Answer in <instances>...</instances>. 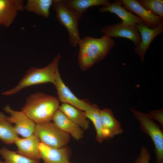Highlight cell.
Listing matches in <instances>:
<instances>
[{
	"label": "cell",
	"mask_w": 163,
	"mask_h": 163,
	"mask_svg": "<svg viewBox=\"0 0 163 163\" xmlns=\"http://www.w3.org/2000/svg\"><path fill=\"white\" fill-rule=\"evenodd\" d=\"M2 25V23L1 19H0V25Z\"/></svg>",
	"instance_id": "28"
},
{
	"label": "cell",
	"mask_w": 163,
	"mask_h": 163,
	"mask_svg": "<svg viewBox=\"0 0 163 163\" xmlns=\"http://www.w3.org/2000/svg\"><path fill=\"white\" fill-rule=\"evenodd\" d=\"M115 44L113 40L105 35L99 38L87 36L81 39L78 56L80 69L86 70L104 59Z\"/></svg>",
	"instance_id": "1"
},
{
	"label": "cell",
	"mask_w": 163,
	"mask_h": 163,
	"mask_svg": "<svg viewBox=\"0 0 163 163\" xmlns=\"http://www.w3.org/2000/svg\"><path fill=\"white\" fill-rule=\"evenodd\" d=\"M151 156L147 147L142 146L139 157L135 160V163H149Z\"/></svg>",
	"instance_id": "25"
},
{
	"label": "cell",
	"mask_w": 163,
	"mask_h": 163,
	"mask_svg": "<svg viewBox=\"0 0 163 163\" xmlns=\"http://www.w3.org/2000/svg\"><path fill=\"white\" fill-rule=\"evenodd\" d=\"M149 114L152 118L155 119L160 123L161 127L163 126V109L158 110H151Z\"/></svg>",
	"instance_id": "26"
},
{
	"label": "cell",
	"mask_w": 163,
	"mask_h": 163,
	"mask_svg": "<svg viewBox=\"0 0 163 163\" xmlns=\"http://www.w3.org/2000/svg\"><path fill=\"white\" fill-rule=\"evenodd\" d=\"M122 5L126 10L136 14L144 23L150 28H155L163 22V18L148 10L136 0H121Z\"/></svg>",
	"instance_id": "11"
},
{
	"label": "cell",
	"mask_w": 163,
	"mask_h": 163,
	"mask_svg": "<svg viewBox=\"0 0 163 163\" xmlns=\"http://www.w3.org/2000/svg\"><path fill=\"white\" fill-rule=\"evenodd\" d=\"M54 85L56 89L59 101L69 104L84 111L89 108L91 104L86 101L77 97L65 84L61 78L59 69L56 71Z\"/></svg>",
	"instance_id": "8"
},
{
	"label": "cell",
	"mask_w": 163,
	"mask_h": 163,
	"mask_svg": "<svg viewBox=\"0 0 163 163\" xmlns=\"http://www.w3.org/2000/svg\"><path fill=\"white\" fill-rule=\"evenodd\" d=\"M40 141L34 133L30 136L21 138L19 137L15 143L18 148V153L31 159L39 160V146Z\"/></svg>",
	"instance_id": "15"
},
{
	"label": "cell",
	"mask_w": 163,
	"mask_h": 163,
	"mask_svg": "<svg viewBox=\"0 0 163 163\" xmlns=\"http://www.w3.org/2000/svg\"><path fill=\"white\" fill-rule=\"evenodd\" d=\"M0 163H6L5 162H3V161H0Z\"/></svg>",
	"instance_id": "27"
},
{
	"label": "cell",
	"mask_w": 163,
	"mask_h": 163,
	"mask_svg": "<svg viewBox=\"0 0 163 163\" xmlns=\"http://www.w3.org/2000/svg\"><path fill=\"white\" fill-rule=\"evenodd\" d=\"M52 120L53 123L58 128L70 134L75 139L79 140L83 137L84 134L83 129L59 109L55 112Z\"/></svg>",
	"instance_id": "16"
},
{
	"label": "cell",
	"mask_w": 163,
	"mask_h": 163,
	"mask_svg": "<svg viewBox=\"0 0 163 163\" xmlns=\"http://www.w3.org/2000/svg\"><path fill=\"white\" fill-rule=\"evenodd\" d=\"M61 57V54L59 53L46 66L42 68H30L17 85L2 94L6 95H13L25 88L34 85L49 82L54 85L56 72L58 69V64Z\"/></svg>",
	"instance_id": "3"
},
{
	"label": "cell",
	"mask_w": 163,
	"mask_h": 163,
	"mask_svg": "<svg viewBox=\"0 0 163 163\" xmlns=\"http://www.w3.org/2000/svg\"><path fill=\"white\" fill-rule=\"evenodd\" d=\"M53 2V0H28L24 9L48 18Z\"/></svg>",
	"instance_id": "21"
},
{
	"label": "cell",
	"mask_w": 163,
	"mask_h": 163,
	"mask_svg": "<svg viewBox=\"0 0 163 163\" xmlns=\"http://www.w3.org/2000/svg\"><path fill=\"white\" fill-rule=\"evenodd\" d=\"M138 1L148 10L156 15L163 18V0H140Z\"/></svg>",
	"instance_id": "24"
},
{
	"label": "cell",
	"mask_w": 163,
	"mask_h": 163,
	"mask_svg": "<svg viewBox=\"0 0 163 163\" xmlns=\"http://www.w3.org/2000/svg\"><path fill=\"white\" fill-rule=\"evenodd\" d=\"M100 109L95 104H91L89 108L85 111L88 119L93 123L96 131V139L99 143L102 142L106 139L101 125L100 117Z\"/></svg>",
	"instance_id": "22"
},
{
	"label": "cell",
	"mask_w": 163,
	"mask_h": 163,
	"mask_svg": "<svg viewBox=\"0 0 163 163\" xmlns=\"http://www.w3.org/2000/svg\"><path fill=\"white\" fill-rule=\"evenodd\" d=\"M130 109L139 121L141 130L150 137L153 143L156 163H163V133L159 125L152 120L149 114Z\"/></svg>",
	"instance_id": "5"
},
{
	"label": "cell",
	"mask_w": 163,
	"mask_h": 163,
	"mask_svg": "<svg viewBox=\"0 0 163 163\" xmlns=\"http://www.w3.org/2000/svg\"><path fill=\"white\" fill-rule=\"evenodd\" d=\"M135 26L140 34L141 40L139 46L135 48V52L139 55L141 62H143L146 51L149 48L150 43L163 32V22L153 28H149L144 23L136 24Z\"/></svg>",
	"instance_id": "10"
},
{
	"label": "cell",
	"mask_w": 163,
	"mask_h": 163,
	"mask_svg": "<svg viewBox=\"0 0 163 163\" xmlns=\"http://www.w3.org/2000/svg\"><path fill=\"white\" fill-rule=\"evenodd\" d=\"M53 6L56 19L68 31L70 43L76 47L81 39L78 26L82 16L67 6L62 0H53Z\"/></svg>",
	"instance_id": "4"
},
{
	"label": "cell",
	"mask_w": 163,
	"mask_h": 163,
	"mask_svg": "<svg viewBox=\"0 0 163 163\" xmlns=\"http://www.w3.org/2000/svg\"><path fill=\"white\" fill-rule=\"evenodd\" d=\"M68 163H72V162H69Z\"/></svg>",
	"instance_id": "29"
},
{
	"label": "cell",
	"mask_w": 163,
	"mask_h": 163,
	"mask_svg": "<svg viewBox=\"0 0 163 163\" xmlns=\"http://www.w3.org/2000/svg\"><path fill=\"white\" fill-rule=\"evenodd\" d=\"M40 142L54 148L64 147L69 142V135L58 128L50 121L36 124L34 133Z\"/></svg>",
	"instance_id": "6"
},
{
	"label": "cell",
	"mask_w": 163,
	"mask_h": 163,
	"mask_svg": "<svg viewBox=\"0 0 163 163\" xmlns=\"http://www.w3.org/2000/svg\"><path fill=\"white\" fill-rule=\"evenodd\" d=\"M100 117L103 130L106 138H113L123 133L120 122L114 117L111 109L100 110Z\"/></svg>",
	"instance_id": "17"
},
{
	"label": "cell",
	"mask_w": 163,
	"mask_h": 163,
	"mask_svg": "<svg viewBox=\"0 0 163 163\" xmlns=\"http://www.w3.org/2000/svg\"><path fill=\"white\" fill-rule=\"evenodd\" d=\"M59 109L82 129L86 130L89 128V122L85 111L65 103L60 105Z\"/></svg>",
	"instance_id": "18"
},
{
	"label": "cell",
	"mask_w": 163,
	"mask_h": 163,
	"mask_svg": "<svg viewBox=\"0 0 163 163\" xmlns=\"http://www.w3.org/2000/svg\"><path fill=\"white\" fill-rule=\"evenodd\" d=\"M4 110L10 115L6 116L7 120L15 124L14 127L18 134L25 138L34 133L36 123L23 112L14 110L8 105L5 107Z\"/></svg>",
	"instance_id": "7"
},
{
	"label": "cell",
	"mask_w": 163,
	"mask_h": 163,
	"mask_svg": "<svg viewBox=\"0 0 163 163\" xmlns=\"http://www.w3.org/2000/svg\"><path fill=\"white\" fill-rule=\"evenodd\" d=\"M0 155L6 163H39L40 160L29 158L8 149L5 147L0 149Z\"/></svg>",
	"instance_id": "23"
},
{
	"label": "cell",
	"mask_w": 163,
	"mask_h": 163,
	"mask_svg": "<svg viewBox=\"0 0 163 163\" xmlns=\"http://www.w3.org/2000/svg\"><path fill=\"white\" fill-rule=\"evenodd\" d=\"M68 7L79 15L83 14L90 7L109 5L111 2L108 0H62Z\"/></svg>",
	"instance_id": "19"
},
{
	"label": "cell",
	"mask_w": 163,
	"mask_h": 163,
	"mask_svg": "<svg viewBox=\"0 0 163 163\" xmlns=\"http://www.w3.org/2000/svg\"><path fill=\"white\" fill-rule=\"evenodd\" d=\"M122 5L121 1H116L100 8L99 11L101 13L108 12L116 14L121 19V23L123 25L135 26L136 24L144 23L139 17L127 11Z\"/></svg>",
	"instance_id": "13"
},
{
	"label": "cell",
	"mask_w": 163,
	"mask_h": 163,
	"mask_svg": "<svg viewBox=\"0 0 163 163\" xmlns=\"http://www.w3.org/2000/svg\"><path fill=\"white\" fill-rule=\"evenodd\" d=\"M59 106V101L56 97L37 92L28 97L21 111L37 123L52 120Z\"/></svg>",
	"instance_id": "2"
},
{
	"label": "cell",
	"mask_w": 163,
	"mask_h": 163,
	"mask_svg": "<svg viewBox=\"0 0 163 163\" xmlns=\"http://www.w3.org/2000/svg\"><path fill=\"white\" fill-rule=\"evenodd\" d=\"M101 33L111 38L123 37L128 39L137 47L141 41V35L136 26L122 24L121 23L107 25L102 28Z\"/></svg>",
	"instance_id": "9"
},
{
	"label": "cell",
	"mask_w": 163,
	"mask_h": 163,
	"mask_svg": "<svg viewBox=\"0 0 163 163\" xmlns=\"http://www.w3.org/2000/svg\"><path fill=\"white\" fill-rule=\"evenodd\" d=\"M2 112H0V139L5 144L14 143L19 137L14 126L6 119Z\"/></svg>",
	"instance_id": "20"
},
{
	"label": "cell",
	"mask_w": 163,
	"mask_h": 163,
	"mask_svg": "<svg viewBox=\"0 0 163 163\" xmlns=\"http://www.w3.org/2000/svg\"><path fill=\"white\" fill-rule=\"evenodd\" d=\"M39 150L40 158L44 163H68L70 155L69 150L66 146L52 148L40 142Z\"/></svg>",
	"instance_id": "12"
},
{
	"label": "cell",
	"mask_w": 163,
	"mask_h": 163,
	"mask_svg": "<svg viewBox=\"0 0 163 163\" xmlns=\"http://www.w3.org/2000/svg\"><path fill=\"white\" fill-rule=\"evenodd\" d=\"M21 0H0V19L2 25L9 27L16 18L19 11L24 9Z\"/></svg>",
	"instance_id": "14"
}]
</instances>
